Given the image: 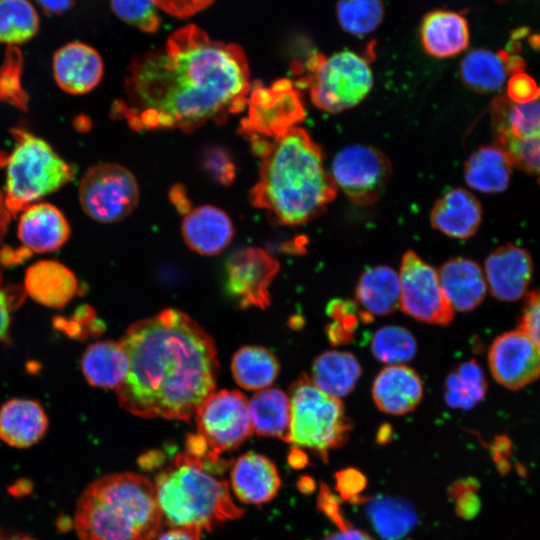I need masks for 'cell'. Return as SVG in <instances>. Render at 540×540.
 I'll return each mask as SVG.
<instances>
[{"mask_svg":"<svg viewBox=\"0 0 540 540\" xmlns=\"http://www.w3.org/2000/svg\"><path fill=\"white\" fill-rule=\"evenodd\" d=\"M518 328L524 331L540 349V289L526 296Z\"/></svg>","mask_w":540,"mask_h":540,"instance_id":"cell-45","label":"cell"},{"mask_svg":"<svg viewBox=\"0 0 540 540\" xmlns=\"http://www.w3.org/2000/svg\"><path fill=\"white\" fill-rule=\"evenodd\" d=\"M342 480L339 482L341 485V492L344 493L345 496L350 497L354 495L355 490L360 489L361 482H360V474L355 470H346L341 472Z\"/></svg>","mask_w":540,"mask_h":540,"instance_id":"cell-51","label":"cell"},{"mask_svg":"<svg viewBox=\"0 0 540 540\" xmlns=\"http://www.w3.org/2000/svg\"><path fill=\"white\" fill-rule=\"evenodd\" d=\"M420 39L424 50L439 59L453 57L464 51L469 43L466 19L449 10L428 13L420 27Z\"/></svg>","mask_w":540,"mask_h":540,"instance_id":"cell-27","label":"cell"},{"mask_svg":"<svg viewBox=\"0 0 540 540\" xmlns=\"http://www.w3.org/2000/svg\"><path fill=\"white\" fill-rule=\"evenodd\" d=\"M361 374V365L352 353L329 350L313 360L310 379L323 392L339 398L352 392Z\"/></svg>","mask_w":540,"mask_h":540,"instance_id":"cell-30","label":"cell"},{"mask_svg":"<svg viewBox=\"0 0 540 540\" xmlns=\"http://www.w3.org/2000/svg\"><path fill=\"white\" fill-rule=\"evenodd\" d=\"M111 6L122 21L144 32H155L160 26L153 0H111Z\"/></svg>","mask_w":540,"mask_h":540,"instance_id":"cell-41","label":"cell"},{"mask_svg":"<svg viewBox=\"0 0 540 540\" xmlns=\"http://www.w3.org/2000/svg\"><path fill=\"white\" fill-rule=\"evenodd\" d=\"M440 285L453 310L471 311L484 300L486 279L473 260L457 257L442 264L438 271Z\"/></svg>","mask_w":540,"mask_h":540,"instance_id":"cell-25","label":"cell"},{"mask_svg":"<svg viewBox=\"0 0 540 540\" xmlns=\"http://www.w3.org/2000/svg\"><path fill=\"white\" fill-rule=\"evenodd\" d=\"M324 540H373V539L361 531L346 527L339 533H333V534L328 535Z\"/></svg>","mask_w":540,"mask_h":540,"instance_id":"cell-53","label":"cell"},{"mask_svg":"<svg viewBox=\"0 0 540 540\" xmlns=\"http://www.w3.org/2000/svg\"><path fill=\"white\" fill-rule=\"evenodd\" d=\"M0 540H36V539L27 535L15 534V535L0 536Z\"/></svg>","mask_w":540,"mask_h":540,"instance_id":"cell-55","label":"cell"},{"mask_svg":"<svg viewBox=\"0 0 540 540\" xmlns=\"http://www.w3.org/2000/svg\"><path fill=\"white\" fill-rule=\"evenodd\" d=\"M375 530L387 540H398L415 524L416 515L408 504L390 498L374 499L367 506Z\"/></svg>","mask_w":540,"mask_h":540,"instance_id":"cell-37","label":"cell"},{"mask_svg":"<svg viewBox=\"0 0 540 540\" xmlns=\"http://www.w3.org/2000/svg\"><path fill=\"white\" fill-rule=\"evenodd\" d=\"M512 165L525 172L539 176L540 182V137L519 140L511 137L496 138Z\"/></svg>","mask_w":540,"mask_h":540,"instance_id":"cell-42","label":"cell"},{"mask_svg":"<svg viewBox=\"0 0 540 540\" xmlns=\"http://www.w3.org/2000/svg\"><path fill=\"white\" fill-rule=\"evenodd\" d=\"M259 180L250 192L253 206L288 226L311 221L336 197L321 148L307 131L293 127L272 139L261 157Z\"/></svg>","mask_w":540,"mask_h":540,"instance_id":"cell-3","label":"cell"},{"mask_svg":"<svg viewBox=\"0 0 540 540\" xmlns=\"http://www.w3.org/2000/svg\"><path fill=\"white\" fill-rule=\"evenodd\" d=\"M289 398V443L326 459L330 450L347 441L352 425L339 398L317 388L306 374L293 383Z\"/></svg>","mask_w":540,"mask_h":540,"instance_id":"cell-7","label":"cell"},{"mask_svg":"<svg viewBox=\"0 0 540 540\" xmlns=\"http://www.w3.org/2000/svg\"><path fill=\"white\" fill-rule=\"evenodd\" d=\"M372 398L380 411L404 415L421 402L423 383L412 368L403 364L387 365L373 381Z\"/></svg>","mask_w":540,"mask_h":540,"instance_id":"cell-19","label":"cell"},{"mask_svg":"<svg viewBox=\"0 0 540 540\" xmlns=\"http://www.w3.org/2000/svg\"><path fill=\"white\" fill-rule=\"evenodd\" d=\"M203 461L186 451L155 478L163 520L171 527L210 530L216 524L242 516L227 481L210 473Z\"/></svg>","mask_w":540,"mask_h":540,"instance_id":"cell-5","label":"cell"},{"mask_svg":"<svg viewBox=\"0 0 540 540\" xmlns=\"http://www.w3.org/2000/svg\"><path fill=\"white\" fill-rule=\"evenodd\" d=\"M279 271V263L260 248H244L226 262V288L241 308H266L269 286Z\"/></svg>","mask_w":540,"mask_h":540,"instance_id":"cell-14","label":"cell"},{"mask_svg":"<svg viewBox=\"0 0 540 540\" xmlns=\"http://www.w3.org/2000/svg\"><path fill=\"white\" fill-rule=\"evenodd\" d=\"M370 349L378 361L395 365L410 361L416 354L417 343L405 327L387 325L375 331Z\"/></svg>","mask_w":540,"mask_h":540,"instance_id":"cell-38","label":"cell"},{"mask_svg":"<svg viewBox=\"0 0 540 540\" xmlns=\"http://www.w3.org/2000/svg\"><path fill=\"white\" fill-rule=\"evenodd\" d=\"M134 175L124 166L100 163L91 166L79 183V201L93 220L113 223L128 216L139 201Z\"/></svg>","mask_w":540,"mask_h":540,"instance_id":"cell-9","label":"cell"},{"mask_svg":"<svg viewBox=\"0 0 540 540\" xmlns=\"http://www.w3.org/2000/svg\"><path fill=\"white\" fill-rule=\"evenodd\" d=\"M488 363L497 382L517 390L540 376V349L518 328L496 337L488 352Z\"/></svg>","mask_w":540,"mask_h":540,"instance_id":"cell-15","label":"cell"},{"mask_svg":"<svg viewBox=\"0 0 540 540\" xmlns=\"http://www.w3.org/2000/svg\"><path fill=\"white\" fill-rule=\"evenodd\" d=\"M81 369L89 385L117 389L129 370L128 355L120 341H97L84 351Z\"/></svg>","mask_w":540,"mask_h":540,"instance_id":"cell-29","label":"cell"},{"mask_svg":"<svg viewBox=\"0 0 540 540\" xmlns=\"http://www.w3.org/2000/svg\"><path fill=\"white\" fill-rule=\"evenodd\" d=\"M337 20L341 28L357 37L366 36L375 31L384 16L382 0H338Z\"/></svg>","mask_w":540,"mask_h":540,"instance_id":"cell-39","label":"cell"},{"mask_svg":"<svg viewBox=\"0 0 540 540\" xmlns=\"http://www.w3.org/2000/svg\"><path fill=\"white\" fill-rule=\"evenodd\" d=\"M169 199L179 213L186 215L192 209L186 190L180 184H176L170 189Z\"/></svg>","mask_w":540,"mask_h":540,"instance_id":"cell-50","label":"cell"},{"mask_svg":"<svg viewBox=\"0 0 540 540\" xmlns=\"http://www.w3.org/2000/svg\"><path fill=\"white\" fill-rule=\"evenodd\" d=\"M163 521L154 483L132 472L91 482L74 513L80 540H156Z\"/></svg>","mask_w":540,"mask_h":540,"instance_id":"cell-4","label":"cell"},{"mask_svg":"<svg viewBox=\"0 0 540 540\" xmlns=\"http://www.w3.org/2000/svg\"><path fill=\"white\" fill-rule=\"evenodd\" d=\"M533 271L530 254L513 244L491 252L485 261V274L492 295L501 301H516L527 290Z\"/></svg>","mask_w":540,"mask_h":540,"instance_id":"cell-17","label":"cell"},{"mask_svg":"<svg viewBox=\"0 0 540 540\" xmlns=\"http://www.w3.org/2000/svg\"><path fill=\"white\" fill-rule=\"evenodd\" d=\"M508 98L516 103H527L540 98V88L523 72L511 76L508 82Z\"/></svg>","mask_w":540,"mask_h":540,"instance_id":"cell-46","label":"cell"},{"mask_svg":"<svg viewBox=\"0 0 540 540\" xmlns=\"http://www.w3.org/2000/svg\"><path fill=\"white\" fill-rule=\"evenodd\" d=\"M40 7L49 13L60 14L67 11L75 0H35Z\"/></svg>","mask_w":540,"mask_h":540,"instance_id":"cell-52","label":"cell"},{"mask_svg":"<svg viewBox=\"0 0 540 540\" xmlns=\"http://www.w3.org/2000/svg\"><path fill=\"white\" fill-rule=\"evenodd\" d=\"M18 238L30 253H49L61 248L71 234L70 225L56 206L36 202L19 215Z\"/></svg>","mask_w":540,"mask_h":540,"instance_id":"cell-18","label":"cell"},{"mask_svg":"<svg viewBox=\"0 0 540 540\" xmlns=\"http://www.w3.org/2000/svg\"><path fill=\"white\" fill-rule=\"evenodd\" d=\"M482 218L479 201L469 191L454 188L443 194L431 211L432 226L443 234L457 239L471 237Z\"/></svg>","mask_w":540,"mask_h":540,"instance_id":"cell-26","label":"cell"},{"mask_svg":"<svg viewBox=\"0 0 540 540\" xmlns=\"http://www.w3.org/2000/svg\"><path fill=\"white\" fill-rule=\"evenodd\" d=\"M524 62L506 51L493 52L475 49L467 53L460 63V77L475 92L489 93L499 90L508 76L523 72Z\"/></svg>","mask_w":540,"mask_h":540,"instance_id":"cell-22","label":"cell"},{"mask_svg":"<svg viewBox=\"0 0 540 540\" xmlns=\"http://www.w3.org/2000/svg\"><path fill=\"white\" fill-rule=\"evenodd\" d=\"M249 78L240 46L213 40L190 24L174 31L163 47L131 62L125 97L114 110L135 131L192 132L242 111Z\"/></svg>","mask_w":540,"mask_h":540,"instance_id":"cell-1","label":"cell"},{"mask_svg":"<svg viewBox=\"0 0 540 540\" xmlns=\"http://www.w3.org/2000/svg\"><path fill=\"white\" fill-rule=\"evenodd\" d=\"M329 172L337 189L358 205L376 202L389 181L391 166L377 148L353 144L333 157Z\"/></svg>","mask_w":540,"mask_h":540,"instance_id":"cell-10","label":"cell"},{"mask_svg":"<svg viewBox=\"0 0 540 540\" xmlns=\"http://www.w3.org/2000/svg\"><path fill=\"white\" fill-rule=\"evenodd\" d=\"M197 434L213 457L240 446L253 433L248 402L237 390L213 392L195 413Z\"/></svg>","mask_w":540,"mask_h":540,"instance_id":"cell-11","label":"cell"},{"mask_svg":"<svg viewBox=\"0 0 540 540\" xmlns=\"http://www.w3.org/2000/svg\"><path fill=\"white\" fill-rule=\"evenodd\" d=\"M399 282V308L405 314L428 324L451 323L453 309L442 290L438 272L411 250L402 257Z\"/></svg>","mask_w":540,"mask_h":540,"instance_id":"cell-12","label":"cell"},{"mask_svg":"<svg viewBox=\"0 0 540 540\" xmlns=\"http://www.w3.org/2000/svg\"><path fill=\"white\" fill-rule=\"evenodd\" d=\"M299 82L318 109L339 113L365 99L374 80L369 61L364 56L343 50L329 56H312Z\"/></svg>","mask_w":540,"mask_h":540,"instance_id":"cell-8","label":"cell"},{"mask_svg":"<svg viewBox=\"0 0 540 540\" xmlns=\"http://www.w3.org/2000/svg\"><path fill=\"white\" fill-rule=\"evenodd\" d=\"M491 113L496 138L530 140L540 137V98L516 103L500 96L493 101Z\"/></svg>","mask_w":540,"mask_h":540,"instance_id":"cell-33","label":"cell"},{"mask_svg":"<svg viewBox=\"0 0 540 540\" xmlns=\"http://www.w3.org/2000/svg\"><path fill=\"white\" fill-rule=\"evenodd\" d=\"M231 487L243 503L261 505L278 493L281 480L275 464L266 456L249 452L232 465Z\"/></svg>","mask_w":540,"mask_h":540,"instance_id":"cell-20","label":"cell"},{"mask_svg":"<svg viewBox=\"0 0 540 540\" xmlns=\"http://www.w3.org/2000/svg\"><path fill=\"white\" fill-rule=\"evenodd\" d=\"M477 483H474L472 479L464 481L462 484L457 485L455 492L460 496L458 500V511L464 517H472L477 514L480 507L478 497L473 493L477 489Z\"/></svg>","mask_w":540,"mask_h":540,"instance_id":"cell-48","label":"cell"},{"mask_svg":"<svg viewBox=\"0 0 540 540\" xmlns=\"http://www.w3.org/2000/svg\"><path fill=\"white\" fill-rule=\"evenodd\" d=\"M355 303L373 317L395 312L400 306L399 275L385 265L365 269L356 285Z\"/></svg>","mask_w":540,"mask_h":540,"instance_id":"cell-28","label":"cell"},{"mask_svg":"<svg viewBox=\"0 0 540 540\" xmlns=\"http://www.w3.org/2000/svg\"><path fill=\"white\" fill-rule=\"evenodd\" d=\"M181 230L191 250L208 256L222 252L234 235L229 216L212 205L191 209L183 219Z\"/></svg>","mask_w":540,"mask_h":540,"instance_id":"cell-23","label":"cell"},{"mask_svg":"<svg viewBox=\"0 0 540 540\" xmlns=\"http://www.w3.org/2000/svg\"><path fill=\"white\" fill-rule=\"evenodd\" d=\"M15 145L5 158V205L12 218L75 177V167L41 137L23 128H12Z\"/></svg>","mask_w":540,"mask_h":540,"instance_id":"cell-6","label":"cell"},{"mask_svg":"<svg viewBox=\"0 0 540 540\" xmlns=\"http://www.w3.org/2000/svg\"><path fill=\"white\" fill-rule=\"evenodd\" d=\"M48 423L37 400L12 398L0 407V440L15 448L30 447L44 437Z\"/></svg>","mask_w":540,"mask_h":540,"instance_id":"cell-24","label":"cell"},{"mask_svg":"<svg viewBox=\"0 0 540 540\" xmlns=\"http://www.w3.org/2000/svg\"><path fill=\"white\" fill-rule=\"evenodd\" d=\"M253 430L259 436L289 442L290 398L278 388L257 391L248 403Z\"/></svg>","mask_w":540,"mask_h":540,"instance_id":"cell-31","label":"cell"},{"mask_svg":"<svg viewBox=\"0 0 540 540\" xmlns=\"http://www.w3.org/2000/svg\"><path fill=\"white\" fill-rule=\"evenodd\" d=\"M52 70L61 90L73 95L92 91L101 81L104 64L100 54L82 42L60 47L53 56Z\"/></svg>","mask_w":540,"mask_h":540,"instance_id":"cell-16","label":"cell"},{"mask_svg":"<svg viewBox=\"0 0 540 540\" xmlns=\"http://www.w3.org/2000/svg\"><path fill=\"white\" fill-rule=\"evenodd\" d=\"M156 6L166 13L186 18L205 9L214 0H153Z\"/></svg>","mask_w":540,"mask_h":540,"instance_id":"cell-47","label":"cell"},{"mask_svg":"<svg viewBox=\"0 0 540 540\" xmlns=\"http://www.w3.org/2000/svg\"><path fill=\"white\" fill-rule=\"evenodd\" d=\"M487 382L481 367L473 359L458 364L444 383L446 403L453 408L468 410L483 400Z\"/></svg>","mask_w":540,"mask_h":540,"instance_id":"cell-35","label":"cell"},{"mask_svg":"<svg viewBox=\"0 0 540 540\" xmlns=\"http://www.w3.org/2000/svg\"><path fill=\"white\" fill-rule=\"evenodd\" d=\"M232 375L236 383L248 390L268 388L277 378L280 366L275 355L260 346H245L233 356Z\"/></svg>","mask_w":540,"mask_h":540,"instance_id":"cell-34","label":"cell"},{"mask_svg":"<svg viewBox=\"0 0 540 540\" xmlns=\"http://www.w3.org/2000/svg\"><path fill=\"white\" fill-rule=\"evenodd\" d=\"M201 530L189 527H172L158 535L156 540H201Z\"/></svg>","mask_w":540,"mask_h":540,"instance_id":"cell-49","label":"cell"},{"mask_svg":"<svg viewBox=\"0 0 540 540\" xmlns=\"http://www.w3.org/2000/svg\"><path fill=\"white\" fill-rule=\"evenodd\" d=\"M24 290L35 302L61 309L79 292V286L75 274L64 264L39 260L25 271Z\"/></svg>","mask_w":540,"mask_h":540,"instance_id":"cell-21","label":"cell"},{"mask_svg":"<svg viewBox=\"0 0 540 540\" xmlns=\"http://www.w3.org/2000/svg\"><path fill=\"white\" fill-rule=\"evenodd\" d=\"M23 58L16 46H8L0 67V101L27 110L28 95L21 84Z\"/></svg>","mask_w":540,"mask_h":540,"instance_id":"cell-40","label":"cell"},{"mask_svg":"<svg viewBox=\"0 0 540 540\" xmlns=\"http://www.w3.org/2000/svg\"><path fill=\"white\" fill-rule=\"evenodd\" d=\"M203 166L222 185H230L235 178V165L221 148H208L203 154Z\"/></svg>","mask_w":540,"mask_h":540,"instance_id":"cell-43","label":"cell"},{"mask_svg":"<svg viewBox=\"0 0 540 540\" xmlns=\"http://www.w3.org/2000/svg\"><path fill=\"white\" fill-rule=\"evenodd\" d=\"M0 272V341H7L11 323V312L19 307L24 298L25 290L19 285L2 288Z\"/></svg>","mask_w":540,"mask_h":540,"instance_id":"cell-44","label":"cell"},{"mask_svg":"<svg viewBox=\"0 0 540 540\" xmlns=\"http://www.w3.org/2000/svg\"><path fill=\"white\" fill-rule=\"evenodd\" d=\"M511 166L508 155L499 146L481 147L466 161V183L483 193L502 192L509 184Z\"/></svg>","mask_w":540,"mask_h":540,"instance_id":"cell-32","label":"cell"},{"mask_svg":"<svg viewBox=\"0 0 540 540\" xmlns=\"http://www.w3.org/2000/svg\"><path fill=\"white\" fill-rule=\"evenodd\" d=\"M39 16L29 0H0V43L16 46L32 39Z\"/></svg>","mask_w":540,"mask_h":540,"instance_id":"cell-36","label":"cell"},{"mask_svg":"<svg viewBox=\"0 0 540 540\" xmlns=\"http://www.w3.org/2000/svg\"><path fill=\"white\" fill-rule=\"evenodd\" d=\"M120 342L129 359L116 389L124 410L189 421L214 392L219 372L214 341L185 313L168 308L139 320Z\"/></svg>","mask_w":540,"mask_h":540,"instance_id":"cell-2","label":"cell"},{"mask_svg":"<svg viewBox=\"0 0 540 540\" xmlns=\"http://www.w3.org/2000/svg\"><path fill=\"white\" fill-rule=\"evenodd\" d=\"M247 105L248 117L242 120L241 132L250 137L274 139L305 117L299 91L288 79L278 80L268 88L258 85Z\"/></svg>","mask_w":540,"mask_h":540,"instance_id":"cell-13","label":"cell"},{"mask_svg":"<svg viewBox=\"0 0 540 540\" xmlns=\"http://www.w3.org/2000/svg\"><path fill=\"white\" fill-rule=\"evenodd\" d=\"M11 219L12 216L5 205L3 191L0 189V244L8 231Z\"/></svg>","mask_w":540,"mask_h":540,"instance_id":"cell-54","label":"cell"}]
</instances>
